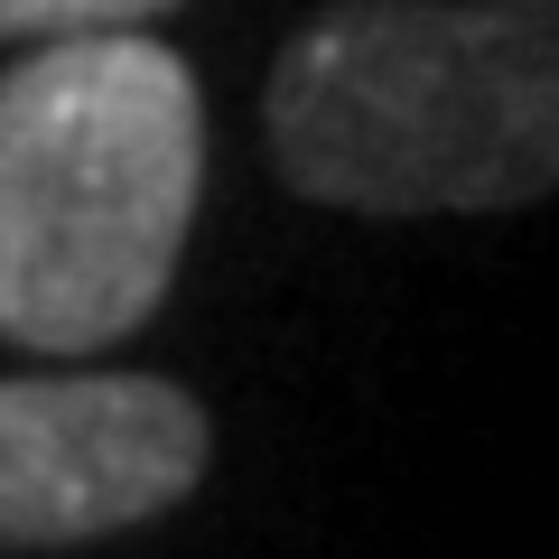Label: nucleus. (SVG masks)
I'll use <instances>...</instances> for the list:
<instances>
[{"label": "nucleus", "mask_w": 559, "mask_h": 559, "mask_svg": "<svg viewBox=\"0 0 559 559\" xmlns=\"http://www.w3.org/2000/svg\"><path fill=\"white\" fill-rule=\"evenodd\" d=\"M261 131L318 205H532L559 168V0H326L280 47Z\"/></svg>", "instance_id": "nucleus-1"}, {"label": "nucleus", "mask_w": 559, "mask_h": 559, "mask_svg": "<svg viewBox=\"0 0 559 559\" xmlns=\"http://www.w3.org/2000/svg\"><path fill=\"white\" fill-rule=\"evenodd\" d=\"M205 187V94L131 28L47 38L0 75V336L103 355L159 318Z\"/></svg>", "instance_id": "nucleus-2"}, {"label": "nucleus", "mask_w": 559, "mask_h": 559, "mask_svg": "<svg viewBox=\"0 0 559 559\" xmlns=\"http://www.w3.org/2000/svg\"><path fill=\"white\" fill-rule=\"evenodd\" d=\"M215 429L159 373L0 382V550H75L205 485Z\"/></svg>", "instance_id": "nucleus-3"}, {"label": "nucleus", "mask_w": 559, "mask_h": 559, "mask_svg": "<svg viewBox=\"0 0 559 559\" xmlns=\"http://www.w3.org/2000/svg\"><path fill=\"white\" fill-rule=\"evenodd\" d=\"M178 0H0V38H84V28H150Z\"/></svg>", "instance_id": "nucleus-4"}]
</instances>
